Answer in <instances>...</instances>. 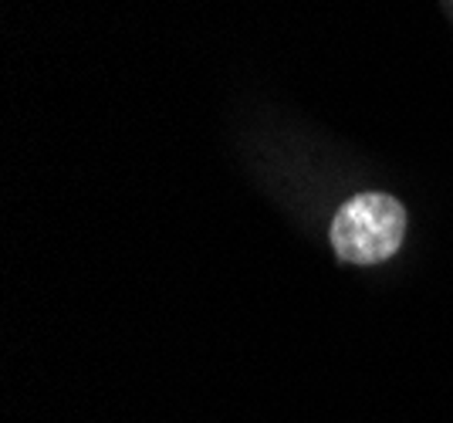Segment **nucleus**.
<instances>
[{
	"label": "nucleus",
	"mask_w": 453,
	"mask_h": 423,
	"mask_svg": "<svg viewBox=\"0 0 453 423\" xmlns=\"http://www.w3.org/2000/svg\"><path fill=\"white\" fill-rule=\"evenodd\" d=\"M406 237V207L389 193H356L332 220V248L345 265H379Z\"/></svg>",
	"instance_id": "obj_1"
}]
</instances>
